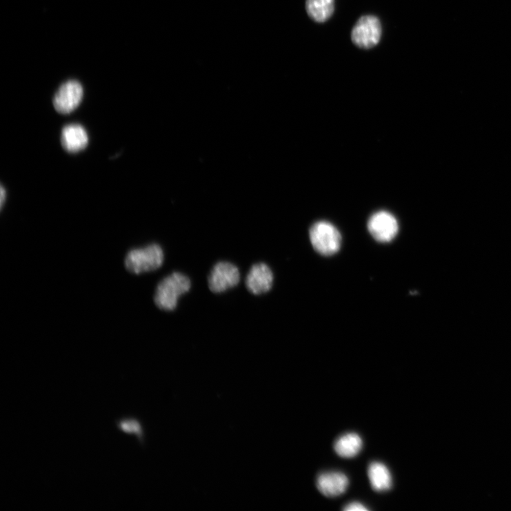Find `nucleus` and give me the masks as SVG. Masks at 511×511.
Returning a JSON list of instances; mask_svg holds the SVG:
<instances>
[{
  "label": "nucleus",
  "mask_w": 511,
  "mask_h": 511,
  "mask_svg": "<svg viewBox=\"0 0 511 511\" xmlns=\"http://www.w3.org/2000/svg\"><path fill=\"white\" fill-rule=\"evenodd\" d=\"M191 287L190 279L183 274L175 272L163 279L158 285L154 302L163 310H174L179 298Z\"/></svg>",
  "instance_id": "f257e3e1"
},
{
  "label": "nucleus",
  "mask_w": 511,
  "mask_h": 511,
  "mask_svg": "<svg viewBox=\"0 0 511 511\" xmlns=\"http://www.w3.org/2000/svg\"><path fill=\"white\" fill-rule=\"evenodd\" d=\"M163 261L162 248L153 244L130 251L126 258V266L131 273L139 274L159 269Z\"/></svg>",
  "instance_id": "f03ea898"
},
{
  "label": "nucleus",
  "mask_w": 511,
  "mask_h": 511,
  "mask_svg": "<svg viewBox=\"0 0 511 511\" xmlns=\"http://www.w3.org/2000/svg\"><path fill=\"white\" fill-rule=\"evenodd\" d=\"M310 239L312 248L323 256L336 254L342 244V236L331 223L321 221L314 223L310 230Z\"/></svg>",
  "instance_id": "7ed1b4c3"
},
{
  "label": "nucleus",
  "mask_w": 511,
  "mask_h": 511,
  "mask_svg": "<svg viewBox=\"0 0 511 511\" xmlns=\"http://www.w3.org/2000/svg\"><path fill=\"white\" fill-rule=\"evenodd\" d=\"M382 35L381 23L374 15L361 17L352 31V41L362 50H370L379 43Z\"/></svg>",
  "instance_id": "20e7f679"
},
{
  "label": "nucleus",
  "mask_w": 511,
  "mask_h": 511,
  "mask_svg": "<svg viewBox=\"0 0 511 511\" xmlns=\"http://www.w3.org/2000/svg\"><path fill=\"white\" fill-rule=\"evenodd\" d=\"M239 281L237 267L230 262L221 261L213 267L208 278V285L213 293L220 294L235 287Z\"/></svg>",
  "instance_id": "39448f33"
},
{
  "label": "nucleus",
  "mask_w": 511,
  "mask_h": 511,
  "mask_svg": "<svg viewBox=\"0 0 511 511\" xmlns=\"http://www.w3.org/2000/svg\"><path fill=\"white\" fill-rule=\"evenodd\" d=\"M399 223L390 212L379 211L374 213L368 222V230L378 241L385 243L392 241L399 232Z\"/></svg>",
  "instance_id": "423d86ee"
},
{
  "label": "nucleus",
  "mask_w": 511,
  "mask_h": 511,
  "mask_svg": "<svg viewBox=\"0 0 511 511\" xmlns=\"http://www.w3.org/2000/svg\"><path fill=\"white\" fill-rule=\"evenodd\" d=\"M83 97V88L76 81L63 83L54 97V106L61 114H69L81 104Z\"/></svg>",
  "instance_id": "0eeeda50"
},
{
  "label": "nucleus",
  "mask_w": 511,
  "mask_h": 511,
  "mask_svg": "<svg viewBox=\"0 0 511 511\" xmlns=\"http://www.w3.org/2000/svg\"><path fill=\"white\" fill-rule=\"evenodd\" d=\"M273 281L274 274L270 268L260 263L251 268L246 279V286L252 294L260 295L271 290Z\"/></svg>",
  "instance_id": "6e6552de"
},
{
  "label": "nucleus",
  "mask_w": 511,
  "mask_h": 511,
  "mask_svg": "<svg viewBox=\"0 0 511 511\" xmlns=\"http://www.w3.org/2000/svg\"><path fill=\"white\" fill-rule=\"evenodd\" d=\"M349 479L341 472L321 474L317 480L319 490L325 497H335L343 494L348 489Z\"/></svg>",
  "instance_id": "1a4fd4ad"
},
{
  "label": "nucleus",
  "mask_w": 511,
  "mask_h": 511,
  "mask_svg": "<svg viewBox=\"0 0 511 511\" xmlns=\"http://www.w3.org/2000/svg\"><path fill=\"white\" fill-rule=\"evenodd\" d=\"M88 141L86 130L80 125H69L62 130L61 143L68 152L77 153L83 150L87 147Z\"/></svg>",
  "instance_id": "9d476101"
},
{
  "label": "nucleus",
  "mask_w": 511,
  "mask_h": 511,
  "mask_svg": "<svg viewBox=\"0 0 511 511\" xmlns=\"http://www.w3.org/2000/svg\"><path fill=\"white\" fill-rule=\"evenodd\" d=\"M369 479L374 491L385 492L392 488V478L385 465L380 462H373L368 470Z\"/></svg>",
  "instance_id": "9b49d317"
},
{
  "label": "nucleus",
  "mask_w": 511,
  "mask_h": 511,
  "mask_svg": "<svg viewBox=\"0 0 511 511\" xmlns=\"http://www.w3.org/2000/svg\"><path fill=\"white\" fill-rule=\"evenodd\" d=\"M305 8L314 21L325 23L334 13V0H306Z\"/></svg>",
  "instance_id": "f8f14e48"
},
{
  "label": "nucleus",
  "mask_w": 511,
  "mask_h": 511,
  "mask_svg": "<svg viewBox=\"0 0 511 511\" xmlns=\"http://www.w3.org/2000/svg\"><path fill=\"white\" fill-rule=\"evenodd\" d=\"M362 448V441L359 434L348 433L340 437L334 445V450L341 457L352 458L357 456Z\"/></svg>",
  "instance_id": "ddd939ff"
},
{
  "label": "nucleus",
  "mask_w": 511,
  "mask_h": 511,
  "mask_svg": "<svg viewBox=\"0 0 511 511\" xmlns=\"http://www.w3.org/2000/svg\"><path fill=\"white\" fill-rule=\"evenodd\" d=\"M118 430L129 435H134L141 446L145 445V430L142 422L136 417H124L115 421Z\"/></svg>",
  "instance_id": "4468645a"
},
{
  "label": "nucleus",
  "mask_w": 511,
  "mask_h": 511,
  "mask_svg": "<svg viewBox=\"0 0 511 511\" xmlns=\"http://www.w3.org/2000/svg\"><path fill=\"white\" fill-rule=\"evenodd\" d=\"M346 511H367L368 508L359 502H353L348 504L345 508Z\"/></svg>",
  "instance_id": "2eb2a0df"
},
{
  "label": "nucleus",
  "mask_w": 511,
  "mask_h": 511,
  "mask_svg": "<svg viewBox=\"0 0 511 511\" xmlns=\"http://www.w3.org/2000/svg\"><path fill=\"white\" fill-rule=\"evenodd\" d=\"M0 196H1V198H0V205H1V208H3L6 199V190L3 186L1 187V193H0Z\"/></svg>",
  "instance_id": "dca6fc26"
}]
</instances>
